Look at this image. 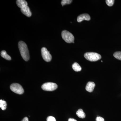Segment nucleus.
<instances>
[{
	"label": "nucleus",
	"mask_w": 121,
	"mask_h": 121,
	"mask_svg": "<svg viewBox=\"0 0 121 121\" xmlns=\"http://www.w3.org/2000/svg\"><path fill=\"white\" fill-rule=\"evenodd\" d=\"M18 47L23 59L25 61H28L30 59V55L27 44L24 41H20L18 43Z\"/></svg>",
	"instance_id": "obj_1"
},
{
	"label": "nucleus",
	"mask_w": 121,
	"mask_h": 121,
	"mask_svg": "<svg viewBox=\"0 0 121 121\" xmlns=\"http://www.w3.org/2000/svg\"><path fill=\"white\" fill-rule=\"evenodd\" d=\"M85 58L91 62H95L101 58V56L98 53L94 52H87L84 55Z\"/></svg>",
	"instance_id": "obj_2"
},
{
	"label": "nucleus",
	"mask_w": 121,
	"mask_h": 121,
	"mask_svg": "<svg viewBox=\"0 0 121 121\" xmlns=\"http://www.w3.org/2000/svg\"><path fill=\"white\" fill-rule=\"evenodd\" d=\"M62 37L66 43H74V36L71 33L67 30H64L62 32Z\"/></svg>",
	"instance_id": "obj_3"
},
{
	"label": "nucleus",
	"mask_w": 121,
	"mask_h": 121,
	"mask_svg": "<svg viewBox=\"0 0 121 121\" xmlns=\"http://www.w3.org/2000/svg\"><path fill=\"white\" fill-rule=\"evenodd\" d=\"M57 87L58 86L56 83L51 82L45 83L41 86L43 90L47 91H54L56 90Z\"/></svg>",
	"instance_id": "obj_4"
},
{
	"label": "nucleus",
	"mask_w": 121,
	"mask_h": 121,
	"mask_svg": "<svg viewBox=\"0 0 121 121\" xmlns=\"http://www.w3.org/2000/svg\"><path fill=\"white\" fill-rule=\"evenodd\" d=\"M10 89L12 91L18 94H22L24 92V89L22 86L17 83H13L11 84Z\"/></svg>",
	"instance_id": "obj_5"
},
{
	"label": "nucleus",
	"mask_w": 121,
	"mask_h": 121,
	"mask_svg": "<svg viewBox=\"0 0 121 121\" xmlns=\"http://www.w3.org/2000/svg\"><path fill=\"white\" fill-rule=\"evenodd\" d=\"M41 53L44 60L47 62L51 61L52 59V56L46 48L43 47L41 48Z\"/></svg>",
	"instance_id": "obj_6"
},
{
	"label": "nucleus",
	"mask_w": 121,
	"mask_h": 121,
	"mask_svg": "<svg viewBox=\"0 0 121 121\" xmlns=\"http://www.w3.org/2000/svg\"><path fill=\"white\" fill-rule=\"evenodd\" d=\"M91 17L90 15L87 13L81 14L78 17L77 21L78 22H81L83 20L90 21Z\"/></svg>",
	"instance_id": "obj_7"
},
{
	"label": "nucleus",
	"mask_w": 121,
	"mask_h": 121,
	"mask_svg": "<svg viewBox=\"0 0 121 121\" xmlns=\"http://www.w3.org/2000/svg\"><path fill=\"white\" fill-rule=\"evenodd\" d=\"M21 11L23 14L27 17H30L31 16V12L28 6H26L22 9H21Z\"/></svg>",
	"instance_id": "obj_8"
},
{
	"label": "nucleus",
	"mask_w": 121,
	"mask_h": 121,
	"mask_svg": "<svg viewBox=\"0 0 121 121\" xmlns=\"http://www.w3.org/2000/svg\"><path fill=\"white\" fill-rule=\"evenodd\" d=\"M95 86V84L93 82H89L86 86V91L89 92H91L94 90Z\"/></svg>",
	"instance_id": "obj_9"
},
{
	"label": "nucleus",
	"mask_w": 121,
	"mask_h": 121,
	"mask_svg": "<svg viewBox=\"0 0 121 121\" xmlns=\"http://www.w3.org/2000/svg\"><path fill=\"white\" fill-rule=\"evenodd\" d=\"M16 4L17 6L21 9L28 5L27 2L24 0H17L16 1Z\"/></svg>",
	"instance_id": "obj_10"
},
{
	"label": "nucleus",
	"mask_w": 121,
	"mask_h": 121,
	"mask_svg": "<svg viewBox=\"0 0 121 121\" xmlns=\"http://www.w3.org/2000/svg\"><path fill=\"white\" fill-rule=\"evenodd\" d=\"M1 56H2V58H4L8 60H11V56L7 54V52L5 51H2L1 52Z\"/></svg>",
	"instance_id": "obj_11"
},
{
	"label": "nucleus",
	"mask_w": 121,
	"mask_h": 121,
	"mask_svg": "<svg viewBox=\"0 0 121 121\" xmlns=\"http://www.w3.org/2000/svg\"><path fill=\"white\" fill-rule=\"evenodd\" d=\"M76 113L77 116L80 118H84L86 117V114L82 109H79Z\"/></svg>",
	"instance_id": "obj_12"
},
{
	"label": "nucleus",
	"mask_w": 121,
	"mask_h": 121,
	"mask_svg": "<svg viewBox=\"0 0 121 121\" xmlns=\"http://www.w3.org/2000/svg\"><path fill=\"white\" fill-rule=\"evenodd\" d=\"M72 67L74 71L76 72L80 71L82 70V68L78 63L75 62L72 65Z\"/></svg>",
	"instance_id": "obj_13"
},
{
	"label": "nucleus",
	"mask_w": 121,
	"mask_h": 121,
	"mask_svg": "<svg viewBox=\"0 0 121 121\" xmlns=\"http://www.w3.org/2000/svg\"><path fill=\"white\" fill-rule=\"evenodd\" d=\"M7 104L6 102L4 100L0 99V107L1 109L4 110L6 109L7 107Z\"/></svg>",
	"instance_id": "obj_14"
},
{
	"label": "nucleus",
	"mask_w": 121,
	"mask_h": 121,
	"mask_svg": "<svg viewBox=\"0 0 121 121\" xmlns=\"http://www.w3.org/2000/svg\"><path fill=\"white\" fill-rule=\"evenodd\" d=\"M113 56L116 59L121 60V52H115Z\"/></svg>",
	"instance_id": "obj_15"
},
{
	"label": "nucleus",
	"mask_w": 121,
	"mask_h": 121,
	"mask_svg": "<svg viewBox=\"0 0 121 121\" xmlns=\"http://www.w3.org/2000/svg\"><path fill=\"white\" fill-rule=\"evenodd\" d=\"M72 2V0H63L61 1V4L62 6H63L65 5L70 4Z\"/></svg>",
	"instance_id": "obj_16"
},
{
	"label": "nucleus",
	"mask_w": 121,
	"mask_h": 121,
	"mask_svg": "<svg viewBox=\"0 0 121 121\" xmlns=\"http://www.w3.org/2000/svg\"><path fill=\"white\" fill-rule=\"evenodd\" d=\"M114 0H106V2L108 6L111 7L114 4Z\"/></svg>",
	"instance_id": "obj_17"
},
{
	"label": "nucleus",
	"mask_w": 121,
	"mask_h": 121,
	"mask_svg": "<svg viewBox=\"0 0 121 121\" xmlns=\"http://www.w3.org/2000/svg\"><path fill=\"white\" fill-rule=\"evenodd\" d=\"M47 121H56V119L54 117L50 116L47 118Z\"/></svg>",
	"instance_id": "obj_18"
},
{
	"label": "nucleus",
	"mask_w": 121,
	"mask_h": 121,
	"mask_svg": "<svg viewBox=\"0 0 121 121\" xmlns=\"http://www.w3.org/2000/svg\"><path fill=\"white\" fill-rule=\"evenodd\" d=\"M95 121H105V120L103 118L101 117H97L95 119Z\"/></svg>",
	"instance_id": "obj_19"
},
{
	"label": "nucleus",
	"mask_w": 121,
	"mask_h": 121,
	"mask_svg": "<svg viewBox=\"0 0 121 121\" xmlns=\"http://www.w3.org/2000/svg\"><path fill=\"white\" fill-rule=\"evenodd\" d=\"M22 121H29L28 118L27 117H25Z\"/></svg>",
	"instance_id": "obj_20"
},
{
	"label": "nucleus",
	"mask_w": 121,
	"mask_h": 121,
	"mask_svg": "<svg viewBox=\"0 0 121 121\" xmlns=\"http://www.w3.org/2000/svg\"><path fill=\"white\" fill-rule=\"evenodd\" d=\"M68 121H76V119H73V118H69V119H68Z\"/></svg>",
	"instance_id": "obj_21"
}]
</instances>
